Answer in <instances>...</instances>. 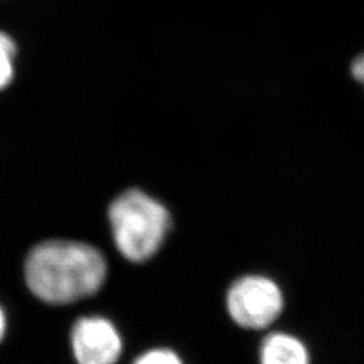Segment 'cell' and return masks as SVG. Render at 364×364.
Returning <instances> with one entry per match:
<instances>
[{"label": "cell", "mask_w": 364, "mask_h": 364, "mask_svg": "<svg viewBox=\"0 0 364 364\" xmlns=\"http://www.w3.org/2000/svg\"><path fill=\"white\" fill-rule=\"evenodd\" d=\"M108 216L119 252L135 263L153 258L171 227L166 207L139 189L119 196L111 204Z\"/></svg>", "instance_id": "cell-2"}, {"label": "cell", "mask_w": 364, "mask_h": 364, "mask_svg": "<svg viewBox=\"0 0 364 364\" xmlns=\"http://www.w3.org/2000/svg\"><path fill=\"white\" fill-rule=\"evenodd\" d=\"M7 333V317L6 313L0 308V343L6 338Z\"/></svg>", "instance_id": "cell-9"}, {"label": "cell", "mask_w": 364, "mask_h": 364, "mask_svg": "<svg viewBox=\"0 0 364 364\" xmlns=\"http://www.w3.org/2000/svg\"><path fill=\"white\" fill-rule=\"evenodd\" d=\"M352 75L353 77L358 78L359 81H362L364 84V54L359 55L351 66Z\"/></svg>", "instance_id": "cell-8"}, {"label": "cell", "mask_w": 364, "mask_h": 364, "mask_svg": "<svg viewBox=\"0 0 364 364\" xmlns=\"http://www.w3.org/2000/svg\"><path fill=\"white\" fill-rule=\"evenodd\" d=\"M227 306L235 323L243 328L262 329L282 312L284 297L272 279L247 275L237 279L228 291Z\"/></svg>", "instance_id": "cell-3"}, {"label": "cell", "mask_w": 364, "mask_h": 364, "mask_svg": "<svg viewBox=\"0 0 364 364\" xmlns=\"http://www.w3.org/2000/svg\"><path fill=\"white\" fill-rule=\"evenodd\" d=\"M16 46L7 34L0 33V91L4 90L14 77V58Z\"/></svg>", "instance_id": "cell-6"}, {"label": "cell", "mask_w": 364, "mask_h": 364, "mask_svg": "<svg viewBox=\"0 0 364 364\" xmlns=\"http://www.w3.org/2000/svg\"><path fill=\"white\" fill-rule=\"evenodd\" d=\"M69 343L76 364H117L123 350L117 326L100 316L78 318Z\"/></svg>", "instance_id": "cell-4"}, {"label": "cell", "mask_w": 364, "mask_h": 364, "mask_svg": "<svg viewBox=\"0 0 364 364\" xmlns=\"http://www.w3.org/2000/svg\"><path fill=\"white\" fill-rule=\"evenodd\" d=\"M105 278L103 254L81 242H43L30 251L25 263L28 290L49 305H69L95 296Z\"/></svg>", "instance_id": "cell-1"}, {"label": "cell", "mask_w": 364, "mask_h": 364, "mask_svg": "<svg viewBox=\"0 0 364 364\" xmlns=\"http://www.w3.org/2000/svg\"><path fill=\"white\" fill-rule=\"evenodd\" d=\"M134 364H182L180 358L166 350H154L142 355Z\"/></svg>", "instance_id": "cell-7"}, {"label": "cell", "mask_w": 364, "mask_h": 364, "mask_svg": "<svg viewBox=\"0 0 364 364\" xmlns=\"http://www.w3.org/2000/svg\"><path fill=\"white\" fill-rule=\"evenodd\" d=\"M260 359L262 364H309L302 343L284 333H274L264 340Z\"/></svg>", "instance_id": "cell-5"}]
</instances>
